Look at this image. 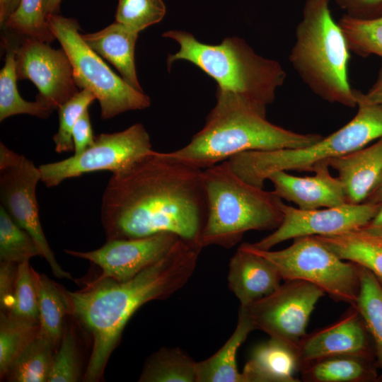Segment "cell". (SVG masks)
I'll return each mask as SVG.
<instances>
[{
  "mask_svg": "<svg viewBox=\"0 0 382 382\" xmlns=\"http://www.w3.org/2000/svg\"><path fill=\"white\" fill-rule=\"evenodd\" d=\"M325 294L310 282L286 280L270 295L242 307L246 310L255 330L296 349L306 334L312 312Z\"/></svg>",
  "mask_w": 382,
  "mask_h": 382,
  "instance_id": "obj_12",
  "label": "cell"
},
{
  "mask_svg": "<svg viewBox=\"0 0 382 382\" xmlns=\"http://www.w3.org/2000/svg\"><path fill=\"white\" fill-rule=\"evenodd\" d=\"M366 202H382V183L378 187L376 190L368 199Z\"/></svg>",
  "mask_w": 382,
  "mask_h": 382,
  "instance_id": "obj_45",
  "label": "cell"
},
{
  "mask_svg": "<svg viewBox=\"0 0 382 382\" xmlns=\"http://www.w3.org/2000/svg\"><path fill=\"white\" fill-rule=\"evenodd\" d=\"M325 161L337 172L347 202H365L382 183V138L370 146Z\"/></svg>",
  "mask_w": 382,
  "mask_h": 382,
  "instance_id": "obj_19",
  "label": "cell"
},
{
  "mask_svg": "<svg viewBox=\"0 0 382 382\" xmlns=\"http://www.w3.org/2000/svg\"><path fill=\"white\" fill-rule=\"evenodd\" d=\"M40 180L39 167L0 142L1 205L33 237L40 256L47 260L53 274L57 278L73 279L57 262L44 234L36 197V187Z\"/></svg>",
  "mask_w": 382,
  "mask_h": 382,
  "instance_id": "obj_11",
  "label": "cell"
},
{
  "mask_svg": "<svg viewBox=\"0 0 382 382\" xmlns=\"http://www.w3.org/2000/svg\"><path fill=\"white\" fill-rule=\"evenodd\" d=\"M138 33L115 21L96 33L81 34V37L93 51L117 69L126 83L144 92L137 79L134 62Z\"/></svg>",
  "mask_w": 382,
  "mask_h": 382,
  "instance_id": "obj_21",
  "label": "cell"
},
{
  "mask_svg": "<svg viewBox=\"0 0 382 382\" xmlns=\"http://www.w3.org/2000/svg\"><path fill=\"white\" fill-rule=\"evenodd\" d=\"M376 216L361 230L382 240V202Z\"/></svg>",
  "mask_w": 382,
  "mask_h": 382,
  "instance_id": "obj_42",
  "label": "cell"
},
{
  "mask_svg": "<svg viewBox=\"0 0 382 382\" xmlns=\"http://www.w3.org/2000/svg\"><path fill=\"white\" fill-rule=\"evenodd\" d=\"M4 47L6 54L4 66L0 71V121L18 114L47 118L54 110L52 107L38 98L29 102L20 96L16 86L14 50L9 45Z\"/></svg>",
  "mask_w": 382,
  "mask_h": 382,
  "instance_id": "obj_27",
  "label": "cell"
},
{
  "mask_svg": "<svg viewBox=\"0 0 382 382\" xmlns=\"http://www.w3.org/2000/svg\"><path fill=\"white\" fill-rule=\"evenodd\" d=\"M44 1L21 0L17 8L1 26L2 38L33 39L47 43L55 40L46 21Z\"/></svg>",
  "mask_w": 382,
  "mask_h": 382,
  "instance_id": "obj_28",
  "label": "cell"
},
{
  "mask_svg": "<svg viewBox=\"0 0 382 382\" xmlns=\"http://www.w3.org/2000/svg\"><path fill=\"white\" fill-rule=\"evenodd\" d=\"M320 134L297 133L269 122L238 100L216 98L203 128L168 158L204 170L243 152L296 149L312 145Z\"/></svg>",
  "mask_w": 382,
  "mask_h": 382,
  "instance_id": "obj_4",
  "label": "cell"
},
{
  "mask_svg": "<svg viewBox=\"0 0 382 382\" xmlns=\"http://www.w3.org/2000/svg\"><path fill=\"white\" fill-rule=\"evenodd\" d=\"M21 0H0L1 27L17 8Z\"/></svg>",
  "mask_w": 382,
  "mask_h": 382,
  "instance_id": "obj_43",
  "label": "cell"
},
{
  "mask_svg": "<svg viewBox=\"0 0 382 382\" xmlns=\"http://www.w3.org/2000/svg\"><path fill=\"white\" fill-rule=\"evenodd\" d=\"M325 161L315 164L312 176L300 177L288 171L279 170L267 178L273 185V192L282 199L294 203L301 209L333 207L347 202L343 185L333 177Z\"/></svg>",
  "mask_w": 382,
  "mask_h": 382,
  "instance_id": "obj_17",
  "label": "cell"
},
{
  "mask_svg": "<svg viewBox=\"0 0 382 382\" xmlns=\"http://www.w3.org/2000/svg\"><path fill=\"white\" fill-rule=\"evenodd\" d=\"M141 382H197V362L179 347H163L146 361Z\"/></svg>",
  "mask_w": 382,
  "mask_h": 382,
  "instance_id": "obj_26",
  "label": "cell"
},
{
  "mask_svg": "<svg viewBox=\"0 0 382 382\" xmlns=\"http://www.w3.org/2000/svg\"><path fill=\"white\" fill-rule=\"evenodd\" d=\"M39 308V335L56 349L64 332V318L70 313V305L65 291L54 282L32 267Z\"/></svg>",
  "mask_w": 382,
  "mask_h": 382,
  "instance_id": "obj_23",
  "label": "cell"
},
{
  "mask_svg": "<svg viewBox=\"0 0 382 382\" xmlns=\"http://www.w3.org/2000/svg\"><path fill=\"white\" fill-rule=\"evenodd\" d=\"M248 244L275 265L283 280L306 281L334 301L356 303L361 267L340 258L315 236L295 238L291 245L280 250H261Z\"/></svg>",
  "mask_w": 382,
  "mask_h": 382,
  "instance_id": "obj_9",
  "label": "cell"
},
{
  "mask_svg": "<svg viewBox=\"0 0 382 382\" xmlns=\"http://www.w3.org/2000/svg\"><path fill=\"white\" fill-rule=\"evenodd\" d=\"M350 52L361 57L382 58V16L360 19L345 14L337 21Z\"/></svg>",
  "mask_w": 382,
  "mask_h": 382,
  "instance_id": "obj_32",
  "label": "cell"
},
{
  "mask_svg": "<svg viewBox=\"0 0 382 382\" xmlns=\"http://www.w3.org/2000/svg\"><path fill=\"white\" fill-rule=\"evenodd\" d=\"M163 36L179 45V50L167 57L169 68L178 60L190 62L217 83L216 97L238 100L266 116L267 106L286 79L277 61L257 54L238 37H227L212 45L183 30H168Z\"/></svg>",
  "mask_w": 382,
  "mask_h": 382,
  "instance_id": "obj_3",
  "label": "cell"
},
{
  "mask_svg": "<svg viewBox=\"0 0 382 382\" xmlns=\"http://www.w3.org/2000/svg\"><path fill=\"white\" fill-rule=\"evenodd\" d=\"M357 112L345 125L315 144L301 148L248 151L228 160L234 172L247 183L263 188L279 170L311 171L323 161L341 156L382 138V105L357 95Z\"/></svg>",
  "mask_w": 382,
  "mask_h": 382,
  "instance_id": "obj_7",
  "label": "cell"
},
{
  "mask_svg": "<svg viewBox=\"0 0 382 382\" xmlns=\"http://www.w3.org/2000/svg\"><path fill=\"white\" fill-rule=\"evenodd\" d=\"M357 94L359 98L368 103L382 105V63L377 79L371 88L366 93L357 91Z\"/></svg>",
  "mask_w": 382,
  "mask_h": 382,
  "instance_id": "obj_41",
  "label": "cell"
},
{
  "mask_svg": "<svg viewBox=\"0 0 382 382\" xmlns=\"http://www.w3.org/2000/svg\"><path fill=\"white\" fill-rule=\"evenodd\" d=\"M54 350L38 332L12 363L4 379L11 382H47Z\"/></svg>",
  "mask_w": 382,
  "mask_h": 382,
  "instance_id": "obj_29",
  "label": "cell"
},
{
  "mask_svg": "<svg viewBox=\"0 0 382 382\" xmlns=\"http://www.w3.org/2000/svg\"><path fill=\"white\" fill-rule=\"evenodd\" d=\"M335 322L316 330L301 339L297 347L301 365L338 354L371 357V337L364 321L354 305Z\"/></svg>",
  "mask_w": 382,
  "mask_h": 382,
  "instance_id": "obj_16",
  "label": "cell"
},
{
  "mask_svg": "<svg viewBox=\"0 0 382 382\" xmlns=\"http://www.w3.org/2000/svg\"><path fill=\"white\" fill-rule=\"evenodd\" d=\"M299 371L296 349L270 338L253 348L241 373L243 382H299Z\"/></svg>",
  "mask_w": 382,
  "mask_h": 382,
  "instance_id": "obj_20",
  "label": "cell"
},
{
  "mask_svg": "<svg viewBox=\"0 0 382 382\" xmlns=\"http://www.w3.org/2000/svg\"><path fill=\"white\" fill-rule=\"evenodd\" d=\"M370 360L362 355H333L305 363L299 372L305 382H363L375 375Z\"/></svg>",
  "mask_w": 382,
  "mask_h": 382,
  "instance_id": "obj_24",
  "label": "cell"
},
{
  "mask_svg": "<svg viewBox=\"0 0 382 382\" xmlns=\"http://www.w3.org/2000/svg\"><path fill=\"white\" fill-rule=\"evenodd\" d=\"M62 0H45V15L57 13Z\"/></svg>",
  "mask_w": 382,
  "mask_h": 382,
  "instance_id": "obj_44",
  "label": "cell"
},
{
  "mask_svg": "<svg viewBox=\"0 0 382 382\" xmlns=\"http://www.w3.org/2000/svg\"><path fill=\"white\" fill-rule=\"evenodd\" d=\"M153 151L145 127L136 123L115 133H103L94 143L79 154L39 166L41 181L47 187H55L65 180L86 173L108 170L122 171Z\"/></svg>",
  "mask_w": 382,
  "mask_h": 382,
  "instance_id": "obj_10",
  "label": "cell"
},
{
  "mask_svg": "<svg viewBox=\"0 0 382 382\" xmlns=\"http://www.w3.org/2000/svg\"><path fill=\"white\" fill-rule=\"evenodd\" d=\"M96 99L91 91L83 89L59 107V127L52 138L57 153L74 151L73 128L80 115Z\"/></svg>",
  "mask_w": 382,
  "mask_h": 382,
  "instance_id": "obj_34",
  "label": "cell"
},
{
  "mask_svg": "<svg viewBox=\"0 0 382 382\" xmlns=\"http://www.w3.org/2000/svg\"><path fill=\"white\" fill-rule=\"evenodd\" d=\"M340 258L370 271L382 285V240L361 229L333 236H315Z\"/></svg>",
  "mask_w": 382,
  "mask_h": 382,
  "instance_id": "obj_25",
  "label": "cell"
},
{
  "mask_svg": "<svg viewBox=\"0 0 382 382\" xmlns=\"http://www.w3.org/2000/svg\"><path fill=\"white\" fill-rule=\"evenodd\" d=\"M202 180L207 205L203 247L229 249L249 231H272L281 224L282 199L245 181L228 161L204 169Z\"/></svg>",
  "mask_w": 382,
  "mask_h": 382,
  "instance_id": "obj_5",
  "label": "cell"
},
{
  "mask_svg": "<svg viewBox=\"0 0 382 382\" xmlns=\"http://www.w3.org/2000/svg\"><path fill=\"white\" fill-rule=\"evenodd\" d=\"M46 21L69 59L76 86L91 91L98 100L102 119L151 105L148 96L114 73L85 42L76 19L53 13L47 15Z\"/></svg>",
  "mask_w": 382,
  "mask_h": 382,
  "instance_id": "obj_8",
  "label": "cell"
},
{
  "mask_svg": "<svg viewBox=\"0 0 382 382\" xmlns=\"http://www.w3.org/2000/svg\"><path fill=\"white\" fill-rule=\"evenodd\" d=\"M15 54L18 80L29 79L38 88V98L58 109L79 92L69 59L62 49L52 48L49 43L33 39H3Z\"/></svg>",
  "mask_w": 382,
  "mask_h": 382,
  "instance_id": "obj_14",
  "label": "cell"
},
{
  "mask_svg": "<svg viewBox=\"0 0 382 382\" xmlns=\"http://www.w3.org/2000/svg\"><path fill=\"white\" fill-rule=\"evenodd\" d=\"M354 306L364 321L374 343L378 364L382 369V285L363 267L361 268L360 289Z\"/></svg>",
  "mask_w": 382,
  "mask_h": 382,
  "instance_id": "obj_30",
  "label": "cell"
},
{
  "mask_svg": "<svg viewBox=\"0 0 382 382\" xmlns=\"http://www.w3.org/2000/svg\"><path fill=\"white\" fill-rule=\"evenodd\" d=\"M35 256H40L35 241L1 205L0 260L19 264Z\"/></svg>",
  "mask_w": 382,
  "mask_h": 382,
  "instance_id": "obj_33",
  "label": "cell"
},
{
  "mask_svg": "<svg viewBox=\"0 0 382 382\" xmlns=\"http://www.w3.org/2000/svg\"><path fill=\"white\" fill-rule=\"evenodd\" d=\"M345 14L360 19H371L382 16V0H336Z\"/></svg>",
  "mask_w": 382,
  "mask_h": 382,
  "instance_id": "obj_39",
  "label": "cell"
},
{
  "mask_svg": "<svg viewBox=\"0 0 382 382\" xmlns=\"http://www.w3.org/2000/svg\"><path fill=\"white\" fill-rule=\"evenodd\" d=\"M202 170L153 150L112 173L100 208L107 241L161 233L200 241L207 213Z\"/></svg>",
  "mask_w": 382,
  "mask_h": 382,
  "instance_id": "obj_1",
  "label": "cell"
},
{
  "mask_svg": "<svg viewBox=\"0 0 382 382\" xmlns=\"http://www.w3.org/2000/svg\"><path fill=\"white\" fill-rule=\"evenodd\" d=\"M79 376L76 341L70 327L64 330L59 349L54 354L47 382H75Z\"/></svg>",
  "mask_w": 382,
  "mask_h": 382,
  "instance_id": "obj_37",
  "label": "cell"
},
{
  "mask_svg": "<svg viewBox=\"0 0 382 382\" xmlns=\"http://www.w3.org/2000/svg\"><path fill=\"white\" fill-rule=\"evenodd\" d=\"M7 313L19 319L39 323L37 296L29 261L18 264L13 303Z\"/></svg>",
  "mask_w": 382,
  "mask_h": 382,
  "instance_id": "obj_36",
  "label": "cell"
},
{
  "mask_svg": "<svg viewBox=\"0 0 382 382\" xmlns=\"http://www.w3.org/2000/svg\"><path fill=\"white\" fill-rule=\"evenodd\" d=\"M202 248L199 241L180 238L163 257L129 280L105 279L79 291H66L70 313L93 338L84 381L100 379L125 325L141 306L166 299L186 284Z\"/></svg>",
  "mask_w": 382,
  "mask_h": 382,
  "instance_id": "obj_2",
  "label": "cell"
},
{
  "mask_svg": "<svg viewBox=\"0 0 382 382\" xmlns=\"http://www.w3.org/2000/svg\"><path fill=\"white\" fill-rule=\"evenodd\" d=\"M330 0H306L296 25L289 62L318 96L331 103L354 108L356 91L348 79L349 50L330 9Z\"/></svg>",
  "mask_w": 382,
  "mask_h": 382,
  "instance_id": "obj_6",
  "label": "cell"
},
{
  "mask_svg": "<svg viewBox=\"0 0 382 382\" xmlns=\"http://www.w3.org/2000/svg\"><path fill=\"white\" fill-rule=\"evenodd\" d=\"M227 279L240 306L246 307L274 292L282 278L274 264L243 243L231 258Z\"/></svg>",
  "mask_w": 382,
  "mask_h": 382,
  "instance_id": "obj_18",
  "label": "cell"
},
{
  "mask_svg": "<svg viewBox=\"0 0 382 382\" xmlns=\"http://www.w3.org/2000/svg\"><path fill=\"white\" fill-rule=\"evenodd\" d=\"M39 323L0 315V376L4 377L14 360L38 335Z\"/></svg>",
  "mask_w": 382,
  "mask_h": 382,
  "instance_id": "obj_31",
  "label": "cell"
},
{
  "mask_svg": "<svg viewBox=\"0 0 382 382\" xmlns=\"http://www.w3.org/2000/svg\"><path fill=\"white\" fill-rule=\"evenodd\" d=\"M18 264L11 262H0V308L8 313L12 306L18 277Z\"/></svg>",
  "mask_w": 382,
  "mask_h": 382,
  "instance_id": "obj_38",
  "label": "cell"
},
{
  "mask_svg": "<svg viewBox=\"0 0 382 382\" xmlns=\"http://www.w3.org/2000/svg\"><path fill=\"white\" fill-rule=\"evenodd\" d=\"M180 238L171 233L107 241L98 249L81 252L64 250L72 256L87 260L100 267L95 282L105 279L125 282L160 260Z\"/></svg>",
  "mask_w": 382,
  "mask_h": 382,
  "instance_id": "obj_15",
  "label": "cell"
},
{
  "mask_svg": "<svg viewBox=\"0 0 382 382\" xmlns=\"http://www.w3.org/2000/svg\"><path fill=\"white\" fill-rule=\"evenodd\" d=\"M255 328L245 308L240 306L236 327L229 339L212 357L197 362V382H243L236 356Z\"/></svg>",
  "mask_w": 382,
  "mask_h": 382,
  "instance_id": "obj_22",
  "label": "cell"
},
{
  "mask_svg": "<svg viewBox=\"0 0 382 382\" xmlns=\"http://www.w3.org/2000/svg\"><path fill=\"white\" fill-rule=\"evenodd\" d=\"M95 139L88 109L80 115L73 128L74 154H79L90 147Z\"/></svg>",
  "mask_w": 382,
  "mask_h": 382,
  "instance_id": "obj_40",
  "label": "cell"
},
{
  "mask_svg": "<svg viewBox=\"0 0 382 382\" xmlns=\"http://www.w3.org/2000/svg\"><path fill=\"white\" fill-rule=\"evenodd\" d=\"M381 202H365L305 210L287 205L281 209L283 219L271 233L252 245L261 250L306 236H333L363 228L376 216Z\"/></svg>",
  "mask_w": 382,
  "mask_h": 382,
  "instance_id": "obj_13",
  "label": "cell"
},
{
  "mask_svg": "<svg viewBox=\"0 0 382 382\" xmlns=\"http://www.w3.org/2000/svg\"><path fill=\"white\" fill-rule=\"evenodd\" d=\"M166 12L163 0H119L115 21L139 33L160 22Z\"/></svg>",
  "mask_w": 382,
  "mask_h": 382,
  "instance_id": "obj_35",
  "label": "cell"
}]
</instances>
